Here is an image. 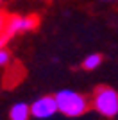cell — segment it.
I'll return each mask as SVG.
<instances>
[{
    "mask_svg": "<svg viewBox=\"0 0 118 120\" xmlns=\"http://www.w3.org/2000/svg\"><path fill=\"white\" fill-rule=\"evenodd\" d=\"M54 97H55V104H57V111L61 115L68 116V118L82 116L91 109V100H89V97L81 93V91L63 88V90L55 91Z\"/></svg>",
    "mask_w": 118,
    "mask_h": 120,
    "instance_id": "1",
    "label": "cell"
},
{
    "mask_svg": "<svg viewBox=\"0 0 118 120\" xmlns=\"http://www.w3.org/2000/svg\"><path fill=\"white\" fill-rule=\"evenodd\" d=\"M89 100H91V109H95L104 118H114L118 115V91L111 86H97Z\"/></svg>",
    "mask_w": 118,
    "mask_h": 120,
    "instance_id": "2",
    "label": "cell"
},
{
    "mask_svg": "<svg viewBox=\"0 0 118 120\" xmlns=\"http://www.w3.org/2000/svg\"><path fill=\"white\" fill-rule=\"evenodd\" d=\"M39 25V16L36 15H9L7 16V25H5V32L4 34L7 38H15L18 34H25L30 30H36Z\"/></svg>",
    "mask_w": 118,
    "mask_h": 120,
    "instance_id": "3",
    "label": "cell"
},
{
    "mask_svg": "<svg viewBox=\"0 0 118 120\" xmlns=\"http://www.w3.org/2000/svg\"><path fill=\"white\" fill-rule=\"evenodd\" d=\"M55 113H59V111H57V104H55L54 95H43L30 104V115L38 120H48Z\"/></svg>",
    "mask_w": 118,
    "mask_h": 120,
    "instance_id": "4",
    "label": "cell"
},
{
    "mask_svg": "<svg viewBox=\"0 0 118 120\" xmlns=\"http://www.w3.org/2000/svg\"><path fill=\"white\" fill-rule=\"evenodd\" d=\"M30 116V104L27 102H16L9 108V120H29Z\"/></svg>",
    "mask_w": 118,
    "mask_h": 120,
    "instance_id": "5",
    "label": "cell"
},
{
    "mask_svg": "<svg viewBox=\"0 0 118 120\" xmlns=\"http://www.w3.org/2000/svg\"><path fill=\"white\" fill-rule=\"evenodd\" d=\"M102 63H104V56L100 54V52H91V54H88L82 59L81 66H82L86 72H91V70H97Z\"/></svg>",
    "mask_w": 118,
    "mask_h": 120,
    "instance_id": "6",
    "label": "cell"
},
{
    "mask_svg": "<svg viewBox=\"0 0 118 120\" xmlns=\"http://www.w3.org/2000/svg\"><path fill=\"white\" fill-rule=\"evenodd\" d=\"M9 63H11V50L2 47V49H0V68L7 66Z\"/></svg>",
    "mask_w": 118,
    "mask_h": 120,
    "instance_id": "7",
    "label": "cell"
},
{
    "mask_svg": "<svg viewBox=\"0 0 118 120\" xmlns=\"http://www.w3.org/2000/svg\"><path fill=\"white\" fill-rule=\"evenodd\" d=\"M5 25H7V15L4 11H0V36L5 32Z\"/></svg>",
    "mask_w": 118,
    "mask_h": 120,
    "instance_id": "8",
    "label": "cell"
}]
</instances>
